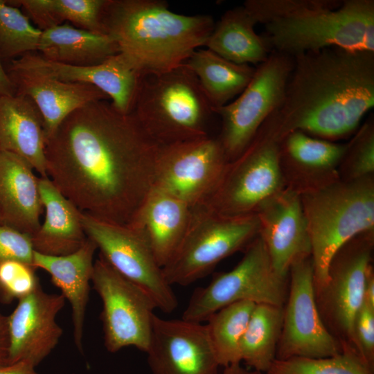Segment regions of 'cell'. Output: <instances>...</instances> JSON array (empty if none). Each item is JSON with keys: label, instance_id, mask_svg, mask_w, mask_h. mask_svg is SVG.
I'll return each instance as SVG.
<instances>
[{"label": "cell", "instance_id": "1", "mask_svg": "<svg viewBox=\"0 0 374 374\" xmlns=\"http://www.w3.org/2000/svg\"><path fill=\"white\" fill-rule=\"evenodd\" d=\"M161 148L131 112L96 100L46 139V174L82 213L129 225L154 188Z\"/></svg>", "mask_w": 374, "mask_h": 374}, {"label": "cell", "instance_id": "2", "mask_svg": "<svg viewBox=\"0 0 374 374\" xmlns=\"http://www.w3.org/2000/svg\"><path fill=\"white\" fill-rule=\"evenodd\" d=\"M293 58L282 103L268 117L278 137L353 136L374 106V52L330 47Z\"/></svg>", "mask_w": 374, "mask_h": 374}, {"label": "cell", "instance_id": "3", "mask_svg": "<svg viewBox=\"0 0 374 374\" xmlns=\"http://www.w3.org/2000/svg\"><path fill=\"white\" fill-rule=\"evenodd\" d=\"M271 51L292 57L330 47L374 52V0H246Z\"/></svg>", "mask_w": 374, "mask_h": 374}, {"label": "cell", "instance_id": "4", "mask_svg": "<svg viewBox=\"0 0 374 374\" xmlns=\"http://www.w3.org/2000/svg\"><path fill=\"white\" fill-rule=\"evenodd\" d=\"M100 19L104 33L141 75L183 64L205 46L215 24L210 15L174 12L164 0H106Z\"/></svg>", "mask_w": 374, "mask_h": 374}, {"label": "cell", "instance_id": "5", "mask_svg": "<svg viewBox=\"0 0 374 374\" xmlns=\"http://www.w3.org/2000/svg\"><path fill=\"white\" fill-rule=\"evenodd\" d=\"M311 243L314 290L328 280L335 253L357 235L374 232V177L338 179L300 194Z\"/></svg>", "mask_w": 374, "mask_h": 374}, {"label": "cell", "instance_id": "6", "mask_svg": "<svg viewBox=\"0 0 374 374\" xmlns=\"http://www.w3.org/2000/svg\"><path fill=\"white\" fill-rule=\"evenodd\" d=\"M130 112L161 146L208 135L207 122L215 114L197 78L184 64L141 75Z\"/></svg>", "mask_w": 374, "mask_h": 374}, {"label": "cell", "instance_id": "7", "mask_svg": "<svg viewBox=\"0 0 374 374\" xmlns=\"http://www.w3.org/2000/svg\"><path fill=\"white\" fill-rule=\"evenodd\" d=\"M258 232L255 213L223 216L202 205L192 207L186 233L162 267L164 277L170 285H190L205 277L223 259L246 248Z\"/></svg>", "mask_w": 374, "mask_h": 374}, {"label": "cell", "instance_id": "8", "mask_svg": "<svg viewBox=\"0 0 374 374\" xmlns=\"http://www.w3.org/2000/svg\"><path fill=\"white\" fill-rule=\"evenodd\" d=\"M279 145L280 139L267 118L244 152L228 163L217 187L201 205L223 216L255 213L285 188Z\"/></svg>", "mask_w": 374, "mask_h": 374}, {"label": "cell", "instance_id": "9", "mask_svg": "<svg viewBox=\"0 0 374 374\" xmlns=\"http://www.w3.org/2000/svg\"><path fill=\"white\" fill-rule=\"evenodd\" d=\"M288 287L289 276H280L274 270L258 235L234 268L217 274L208 285L194 291L181 319L202 323L221 308L240 301L283 307Z\"/></svg>", "mask_w": 374, "mask_h": 374}, {"label": "cell", "instance_id": "10", "mask_svg": "<svg viewBox=\"0 0 374 374\" xmlns=\"http://www.w3.org/2000/svg\"><path fill=\"white\" fill-rule=\"evenodd\" d=\"M373 246L374 232L361 233L348 241L332 258L326 283L314 290L318 310L326 328L340 344L343 352L357 355L353 325L364 301L366 281L373 267Z\"/></svg>", "mask_w": 374, "mask_h": 374}, {"label": "cell", "instance_id": "11", "mask_svg": "<svg viewBox=\"0 0 374 374\" xmlns=\"http://www.w3.org/2000/svg\"><path fill=\"white\" fill-rule=\"evenodd\" d=\"M293 64V57L271 51L265 61L256 66L253 78L242 92L213 110L222 121L217 138L229 161L244 152L266 119L280 105Z\"/></svg>", "mask_w": 374, "mask_h": 374}, {"label": "cell", "instance_id": "12", "mask_svg": "<svg viewBox=\"0 0 374 374\" xmlns=\"http://www.w3.org/2000/svg\"><path fill=\"white\" fill-rule=\"evenodd\" d=\"M82 222L87 237L118 273L143 290L163 312L177 309L178 301L172 285L166 280L141 229L109 222L82 212Z\"/></svg>", "mask_w": 374, "mask_h": 374}, {"label": "cell", "instance_id": "13", "mask_svg": "<svg viewBox=\"0 0 374 374\" xmlns=\"http://www.w3.org/2000/svg\"><path fill=\"white\" fill-rule=\"evenodd\" d=\"M102 301L104 344L112 353L132 346L146 352L157 306L140 287L118 273L99 254L91 277Z\"/></svg>", "mask_w": 374, "mask_h": 374}, {"label": "cell", "instance_id": "14", "mask_svg": "<svg viewBox=\"0 0 374 374\" xmlns=\"http://www.w3.org/2000/svg\"><path fill=\"white\" fill-rule=\"evenodd\" d=\"M343 349L323 323L316 302L311 256L293 263L283 306V321L276 359L320 358Z\"/></svg>", "mask_w": 374, "mask_h": 374}, {"label": "cell", "instance_id": "15", "mask_svg": "<svg viewBox=\"0 0 374 374\" xmlns=\"http://www.w3.org/2000/svg\"><path fill=\"white\" fill-rule=\"evenodd\" d=\"M229 161L217 137L204 136L162 146L155 188L190 207L204 204L217 187Z\"/></svg>", "mask_w": 374, "mask_h": 374}, {"label": "cell", "instance_id": "16", "mask_svg": "<svg viewBox=\"0 0 374 374\" xmlns=\"http://www.w3.org/2000/svg\"><path fill=\"white\" fill-rule=\"evenodd\" d=\"M147 353L152 374H219L205 324L154 314Z\"/></svg>", "mask_w": 374, "mask_h": 374}, {"label": "cell", "instance_id": "17", "mask_svg": "<svg viewBox=\"0 0 374 374\" xmlns=\"http://www.w3.org/2000/svg\"><path fill=\"white\" fill-rule=\"evenodd\" d=\"M65 301L61 294H48L42 286L17 301L14 310L7 316V363L26 360L37 366L53 351L62 335L56 317Z\"/></svg>", "mask_w": 374, "mask_h": 374}, {"label": "cell", "instance_id": "18", "mask_svg": "<svg viewBox=\"0 0 374 374\" xmlns=\"http://www.w3.org/2000/svg\"><path fill=\"white\" fill-rule=\"evenodd\" d=\"M258 235L274 270L287 277L293 263L311 256V243L301 197L285 188L257 209Z\"/></svg>", "mask_w": 374, "mask_h": 374}, {"label": "cell", "instance_id": "19", "mask_svg": "<svg viewBox=\"0 0 374 374\" xmlns=\"http://www.w3.org/2000/svg\"><path fill=\"white\" fill-rule=\"evenodd\" d=\"M9 68L34 71L67 82L93 85L120 112L130 113L141 75L121 53L93 66H73L29 53L10 60Z\"/></svg>", "mask_w": 374, "mask_h": 374}, {"label": "cell", "instance_id": "20", "mask_svg": "<svg viewBox=\"0 0 374 374\" xmlns=\"http://www.w3.org/2000/svg\"><path fill=\"white\" fill-rule=\"evenodd\" d=\"M347 145L300 131L285 135L279 154L285 187L300 195L339 179L338 168Z\"/></svg>", "mask_w": 374, "mask_h": 374}, {"label": "cell", "instance_id": "21", "mask_svg": "<svg viewBox=\"0 0 374 374\" xmlns=\"http://www.w3.org/2000/svg\"><path fill=\"white\" fill-rule=\"evenodd\" d=\"M6 71L14 85L15 93L29 97L39 110L46 141L76 109L96 100L109 99L91 84L63 82L27 70L8 67Z\"/></svg>", "mask_w": 374, "mask_h": 374}, {"label": "cell", "instance_id": "22", "mask_svg": "<svg viewBox=\"0 0 374 374\" xmlns=\"http://www.w3.org/2000/svg\"><path fill=\"white\" fill-rule=\"evenodd\" d=\"M30 164L18 155L0 151L1 224L30 237L39 229L44 210L38 184Z\"/></svg>", "mask_w": 374, "mask_h": 374}, {"label": "cell", "instance_id": "23", "mask_svg": "<svg viewBox=\"0 0 374 374\" xmlns=\"http://www.w3.org/2000/svg\"><path fill=\"white\" fill-rule=\"evenodd\" d=\"M96 244L89 238L75 252L65 256H47L35 251L33 266L46 271L52 283L71 305L73 341L82 352L84 323L93 270Z\"/></svg>", "mask_w": 374, "mask_h": 374}, {"label": "cell", "instance_id": "24", "mask_svg": "<svg viewBox=\"0 0 374 374\" xmlns=\"http://www.w3.org/2000/svg\"><path fill=\"white\" fill-rule=\"evenodd\" d=\"M45 147L44 121L35 103L21 94L0 95V151L18 155L48 177Z\"/></svg>", "mask_w": 374, "mask_h": 374}, {"label": "cell", "instance_id": "25", "mask_svg": "<svg viewBox=\"0 0 374 374\" xmlns=\"http://www.w3.org/2000/svg\"><path fill=\"white\" fill-rule=\"evenodd\" d=\"M38 184L45 217L31 236L35 251L54 256L75 252L87 238L82 222V211L48 177H39Z\"/></svg>", "mask_w": 374, "mask_h": 374}, {"label": "cell", "instance_id": "26", "mask_svg": "<svg viewBox=\"0 0 374 374\" xmlns=\"http://www.w3.org/2000/svg\"><path fill=\"white\" fill-rule=\"evenodd\" d=\"M191 208L178 197L154 187L129 224L142 230L161 267L181 244L188 227Z\"/></svg>", "mask_w": 374, "mask_h": 374}, {"label": "cell", "instance_id": "27", "mask_svg": "<svg viewBox=\"0 0 374 374\" xmlns=\"http://www.w3.org/2000/svg\"><path fill=\"white\" fill-rule=\"evenodd\" d=\"M256 22L243 6L227 10L215 22L205 46L223 58L236 64L256 66L267 60L271 50Z\"/></svg>", "mask_w": 374, "mask_h": 374}, {"label": "cell", "instance_id": "28", "mask_svg": "<svg viewBox=\"0 0 374 374\" xmlns=\"http://www.w3.org/2000/svg\"><path fill=\"white\" fill-rule=\"evenodd\" d=\"M37 51L45 58L73 66L101 64L119 53L114 39L67 24L42 30Z\"/></svg>", "mask_w": 374, "mask_h": 374}, {"label": "cell", "instance_id": "29", "mask_svg": "<svg viewBox=\"0 0 374 374\" xmlns=\"http://www.w3.org/2000/svg\"><path fill=\"white\" fill-rule=\"evenodd\" d=\"M184 64L197 78L213 111L240 95L252 79L256 68L227 60L208 48L197 49Z\"/></svg>", "mask_w": 374, "mask_h": 374}, {"label": "cell", "instance_id": "30", "mask_svg": "<svg viewBox=\"0 0 374 374\" xmlns=\"http://www.w3.org/2000/svg\"><path fill=\"white\" fill-rule=\"evenodd\" d=\"M283 321V307L256 304L240 342L241 362L267 373L276 359Z\"/></svg>", "mask_w": 374, "mask_h": 374}, {"label": "cell", "instance_id": "31", "mask_svg": "<svg viewBox=\"0 0 374 374\" xmlns=\"http://www.w3.org/2000/svg\"><path fill=\"white\" fill-rule=\"evenodd\" d=\"M7 2L21 6L26 16L44 30L69 21L80 28L104 33L101 12L106 0H14Z\"/></svg>", "mask_w": 374, "mask_h": 374}, {"label": "cell", "instance_id": "32", "mask_svg": "<svg viewBox=\"0 0 374 374\" xmlns=\"http://www.w3.org/2000/svg\"><path fill=\"white\" fill-rule=\"evenodd\" d=\"M256 304L240 301L226 305L206 321L208 337L220 366L241 363L240 342Z\"/></svg>", "mask_w": 374, "mask_h": 374}, {"label": "cell", "instance_id": "33", "mask_svg": "<svg viewBox=\"0 0 374 374\" xmlns=\"http://www.w3.org/2000/svg\"><path fill=\"white\" fill-rule=\"evenodd\" d=\"M42 30L17 7L0 0V58L12 60L37 51Z\"/></svg>", "mask_w": 374, "mask_h": 374}, {"label": "cell", "instance_id": "34", "mask_svg": "<svg viewBox=\"0 0 374 374\" xmlns=\"http://www.w3.org/2000/svg\"><path fill=\"white\" fill-rule=\"evenodd\" d=\"M267 374H373L355 353L344 351L326 357L275 359Z\"/></svg>", "mask_w": 374, "mask_h": 374}, {"label": "cell", "instance_id": "35", "mask_svg": "<svg viewBox=\"0 0 374 374\" xmlns=\"http://www.w3.org/2000/svg\"><path fill=\"white\" fill-rule=\"evenodd\" d=\"M345 181L374 177V118L371 115L348 141L338 168Z\"/></svg>", "mask_w": 374, "mask_h": 374}, {"label": "cell", "instance_id": "36", "mask_svg": "<svg viewBox=\"0 0 374 374\" xmlns=\"http://www.w3.org/2000/svg\"><path fill=\"white\" fill-rule=\"evenodd\" d=\"M36 269L21 260L0 259V301L10 304L41 286Z\"/></svg>", "mask_w": 374, "mask_h": 374}, {"label": "cell", "instance_id": "37", "mask_svg": "<svg viewBox=\"0 0 374 374\" xmlns=\"http://www.w3.org/2000/svg\"><path fill=\"white\" fill-rule=\"evenodd\" d=\"M353 335L356 350L364 363L374 368V308L365 301L356 314Z\"/></svg>", "mask_w": 374, "mask_h": 374}, {"label": "cell", "instance_id": "38", "mask_svg": "<svg viewBox=\"0 0 374 374\" xmlns=\"http://www.w3.org/2000/svg\"><path fill=\"white\" fill-rule=\"evenodd\" d=\"M35 249L30 235L0 224V259H14L33 265Z\"/></svg>", "mask_w": 374, "mask_h": 374}, {"label": "cell", "instance_id": "39", "mask_svg": "<svg viewBox=\"0 0 374 374\" xmlns=\"http://www.w3.org/2000/svg\"><path fill=\"white\" fill-rule=\"evenodd\" d=\"M36 366L28 361L22 360L14 363L0 364V374H39Z\"/></svg>", "mask_w": 374, "mask_h": 374}, {"label": "cell", "instance_id": "40", "mask_svg": "<svg viewBox=\"0 0 374 374\" xmlns=\"http://www.w3.org/2000/svg\"><path fill=\"white\" fill-rule=\"evenodd\" d=\"M9 352L8 317L0 312V364L7 363Z\"/></svg>", "mask_w": 374, "mask_h": 374}, {"label": "cell", "instance_id": "41", "mask_svg": "<svg viewBox=\"0 0 374 374\" xmlns=\"http://www.w3.org/2000/svg\"><path fill=\"white\" fill-rule=\"evenodd\" d=\"M15 94V89L10 79L0 58V95L12 96Z\"/></svg>", "mask_w": 374, "mask_h": 374}, {"label": "cell", "instance_id": "42", "mask_svg": "<svg viewBox=\"0 0 374 374\" xmlns=\"http://www.w3.org/2000/svg\"><path fill=\"white\" fill-rule=\"evenodd\" d=\"M364 301L374 308V273L373 267L370 269L365 285Z\"/></svg>", "mask_w": 374, "mask_h": 374}, {"label": "cell", "instance_id": "43", "mask_svg": "<svg viewBox=\"0 0 374 374\" xmlns=\"http://www.w3.org/2000/svg\"><path fill=\"white\" fill-rule=\"evenodd\" d=\"M220 374H267L253 369H248L240 364H235L224 367Z\"/></svg>", "mask_w": 374, "mask_h": 374}, {"label": "cell", "instance_id": "44", "mask_svg": "<svg viewBox=\"0 0 374 374\" xmlns=\"http://www.w3.org/2000/svg\"><path fill=\"white\" fill-rule=\"evenodd\" d=\"M0 224H1V217H0Z\"/></svg>", "mask_w": 374, "mask_h": 374}]
</instances>
